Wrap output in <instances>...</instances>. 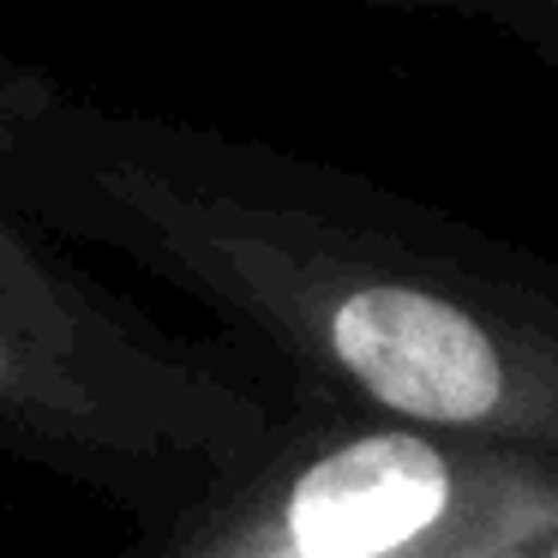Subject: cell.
Here are the masks:
<instances>
[{"instance_id":"6da1fadb","label":"cell","mask_w":558,"mask_h":558,"mask_svg":"<svg viewBox=\"0 0 558 558\" xmlns=\"http://www.w3.org/2000/svg\"><path fill=\"white\" fill-rule=\"evenodd\" d=\"M558 534V457L306 397L174 558H493Z\"/></svg>"},{"instance_id":"7a4b0ae2","label":"cell","mask_w":558,"mask_h":558,"mask_svg":"<svg viewBox=\"0 0 558 558\" xmlns=\"http://www.w3.org/2000/svg\"><path fill=\"white\" fill-rule=\"evenodd\" d=\"M457 13H474L486 25H505L510 37H522L541 61L558 66V0H498V7H457Z\"/></svg>"},{"instance_id":"3957f363","label":"cell","mask_w":558,"mask_h":558,"mask_svg":"<svg viewBox=\"0 0 558 558\" xmlns=\"http://www.w3.org/2000/svg\"><path fill=\"white\" fill-rule=\"evenodd\" d=\"M493 558H558V534H541V541H522L510 553H493Z\"/></svg>"}]
</instances>
